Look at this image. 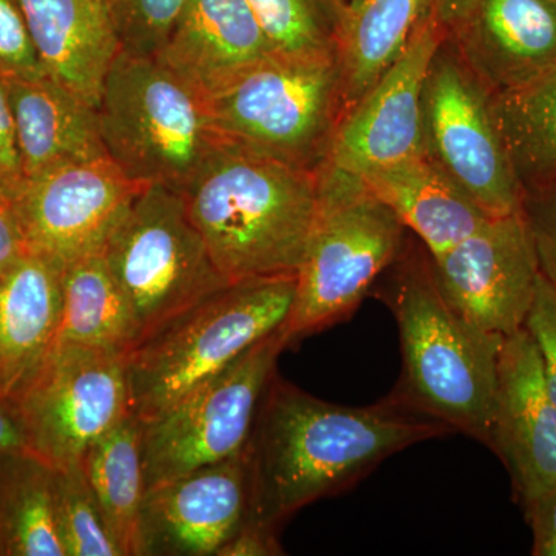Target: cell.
Returning <instances> with one entry per match:
<instances>
[{"mask_svg": "<svg viewBox=\"0 0 556 556\" xmlns=\"http://www.w3.org/2000/svg\"><path fill=\"white\" fill-rule=\"evenodd\" d=\"M452 430L396 391L367 407L332 404L274 375L244 456L247 519L278 530L292 515L351 489L388 457Z\"/></svg>", "mask_w": 556, "mask_h": 556, "instance_id": "cell-1", "label": "cell"}, {"mask_svg": "<svg viewBox=\"0 0 556 556\" xmlns=\"http://www.w3.org/2000/svg\"><path fill=\"white\" fill-rule=\"evenodd\" d=\"M229 283L295 276L318 217V172L226 141L182 193Z\"/></svg>", "mask_w": 556, "mask_h": 556, "instance_id": "cell-2", "label": "cell"}, {"mask_svg": "<svg viewBox=\"0 0 556 556\" xmlns=\"http://www.w3.org/2000/svg\"><path fill=\"white\" fill-rule=\"evenodd\" d=\"M386 289L401 336L404 372L396 388L412 407L452 433L489 447L503 336L460 316L439 291L430 255L402 252Z\"/></svg>", "mask_w": 556, "mask_h": 556, "instance_id": "cell-3", "label": "cell"}, {"mask_svg": "<svg viewBox=\"0 0 556 556\" xmlns=\"http://www.w3.org/2000/svg\"><path fill=\"white\" fill-rule=\"evenodd\" d=\"M97 113L105 153L126 177L179 193L226 142L206 98L156 58L119 51Z\"/></svg>", "mask_w": 556, "mask_h": 556, "instance_id": "cell-4", "label": "cell"}, {"mask_svg": "<svg viewBox=\"0 0 556 556\" xmlns=\"http://www.w3.org/2000/svg\"><path fill=\"white\" fill-rule=\"evenodd\" d=\"M295 276L251 278L219 289L126 356L131 413L155 419L179 399L283 327Z\"/></svg>", "mask_w": 556, "mask_h": 556, "instance_id": "cell-5", "label": "cell"}, {"mask_svg": "<svg viewBox=\"0 0 556 556\" xmlns=\"http://www.w3.org/2000/svg\"><path fill=\"white\" fill-rule=\"evenodd\" d=\"M404 223L364 179L318 170V217L283 325L292 346L350 317L405 249Z\"/></svg>", "mask_w": 556, "mask_h": 556, "instance_id": "cell-6", "label": "cell"}, {"mask_svg": "<svg viewBox=\"0 0 556 556\" xmlns=\"http://www.w3.org/2000/svg\"><path fill=\"white\" fill-rule=\"evenodd\" d=\"M207 108L230 144L318 172L345 116L340 56H273L211 94Z\"/></svg>", "mask_w": 556, "mask_h": 556, "instance_id": "cell-7", "label": "cell"}, {"mask_svg": "<svg viewBox=\"0 0 556 556\" xmlns=\"http://www.w3.org/2000/svg\"><path fill=\"white\" fill-rule=\"evenodd\" d=\"M101 255L129 302L137 345L230 285L190 219L182 193L163 185L141 189Z\"/></svg>", "mask_w": 556, "mask_h": 556, "instance_id": "cell-8", "label": "cell"}, {"mask_svg": "<svg viewBox=\"0 0 556 556\" xmlns=\"http://www.w3.org/2000/svg\"><path fill=\"white\" fill-rule=\"evenodd\" d=\"M288 346L280 327L163 415L142 422L146 492L243 453L278 357Z\"/></svg>", "mask_w": 556, "mask_h": 556, "instance_id": "cell-9", "label": "cell"}, {"mask_svg": "<svg viewBox=\"0 0 556 556\" xmlns=\"http://www.w3.org/2000/svg\"><path fill=\"white\" fill-rule=\"evenodd\" d=\"M426 155L490 217L522 207L493 112V97L447 35L428 67L422 94Z\"/></svg>", "mask_w": 556, "mask_h": 556, "instance_id": "cell-10", "label": "cell"}, {"mask_svg": "<svg viewBox=\"0 0 556 556\" xmlns=\"http://www.w3.org/2000/svg\"><path fill=\"white\" fill-rule=\"evenodd\" d=\"M14 404L33 455L58 470L80 464L131 413L126 356L58 343Z\"/></svg>", "mask_w": 556, "mask_h": 556, "instance_id": "cell-11", "label": "cell"}, {"mask_svg": "<svg viewBox=\"0 0 556 556\" xmlns=\"http://www.w3.org/2000/svg\"><path fill=\"white\" fill-rule=\"evenodd\" d=\"M144 186L109 159L90 161L27 179L11 211L28 252L67 266L101 254Z\"/></svg>", "mask_w": 556, "mask_h": 556, "instance_id": "cell-12", "label": "cell"}, {"mask_svg": "<svg viewBox=\"0 0 556 556\" xmlns=\"http://www.w3.org/2000/svg\"><path fill=\"white\" fill-rule=\"evenodd\" d=\"M430 268L450 306L471 324L503 338L526 327L540 269L522 211L490 218L448 251L430 255Z\"/></svg>", "mask_w": 556, "mask_h": 556, "instance_id": "cell-13", "label": "cell"}, {"mask_svg": "<svg viewBox=\"0 0 556 556\" xmlns=\"http://www.w3.org/2000/svg\"><path fill=\"white\" fill-rule=\"evenodd\" d=\"M448 33L433 14L379 83L343 116L325 166L365 178L426 155L424 84Z\"/></svg>", "mask_w": 556, "mask_h": 556, "instance_id": "cell-14", "label": "cell"}, {"mask_svg": "<svg viewBox=\"0 0 556 556\" xmlns=\"http://www.w3.org/2000/svg\"><path fill=\"white\" fill-rule=\"evenodd\" d=\"M249 510L243 453L146 492L142 556H217Z\"/></svg>", "mask_w": 556, "mask_h": 556, "instance_id": "cell-15", "label": "cell"}, {"mask_svg": "<svg viewBox=\"0 0 556 556\" xmlns=\"http://www.w3.org/2000/svg\"><path fill=\"white\" fill-rule=\"evenodd\" d=\"M489 447L506 466L525 510L556 484V405L526 328L501 348Z\"/></svg>", "mask_w": 556, "mask_h": 556, "instance_id": "cell-16", "label": "cell"}, {"mask_svg": "<svg viewBox=\"0 0 556 556\" xmlns=\"http://www.w3.org/2000/svg\"><path fill=\"white\" fill-rule=\"evenodd\" d=\"M448 36L492 97L510 93L556 68V0H478Z\"/></svg>", "mask_w": 556, "mask_h": 556, "instance_id": "cell-17", "label": "cell"}, {"mask_svg": "<svg viewBox=\"0 0 556 556\" xmlns=\"http://www.w3.org/2000/svg\"><path fill=\"white\" fill-rule=\"evenodd\" d=\"M273 56L248 0H189L156 60L207 100Z\"/></svg>", "mask_w": 556, "mask_h": 556, "instance_id": "cell-18", "label": "cell"}, {"mask_svg": "<svg viewBox=\"0 0 556 556\" xmlns=\"http://www.w3.org/2000/svg\"><path fill=\"white\" fill-rule=\"evenodd\" d=\"M49 78L97 109L119 54L110 0H17Z\"/></svg>", "mask_w": 556, "mask_h": 556, "instance_id": "cell-19", "label": "cell"}, {"mask_svg": "<svg viewBox=\"0 0 556 556\" xmlns=\"http://www.w3.org/2000/svg\"><path fill=\"white\" fill-rule=\"evenodd\" d=\"M64 266L27 252L0 274V396L16 402L56 346Z\"/></svg>", "mask_w": 556, "mask_h": 556, "instance_id": "cell-20", "label": "cell"}, {"mask_svg": "<svg viewBox=\"0 0 556 556\" xmlns=\"http://www.w3.org/2000/svg\"><path fill=\"white\" fill-rule=\"evenodd\" d=\"M5 80L27 179L109 159L97 109L49 76Z\"/></svg>", "mask_w": 556, "mask_h": 556, "instance_id": "cell-21", "label": "cell"}, {"mask_svg": "<svg viewBox=\"0 0 556 556\" xmlns=\"http://www.w3.org/2000/svg\"><path fill=\"white\" fill-rule=\"evenodd\" d=\"M362 179L416 233L430 255L448 251L493 218L427 155Z\"/></svg>", "mask_w": 556, "mask_h": 556, "instance_id": "cell-22", "label": "cell"}, {"mask_svg": "<svg viewBox=\"0 0 556 556\" xmlns=\"http://www.w3.org/2000/svg\"><path fill=\"white\" fill-rule=\"evenodd\" d=\"M433 14V0H354L340 49L345 115L396 64Z\"/></svg>", "mask_w": 556, "mask_h": 556, "instance_id": "cell-23", "label": "cell"}, {"mask_svg": "<svg viewBox=\"0 0 556 556\" xmlns=\"http://www.w3.org/2000/svg\"><path fill=\"white\" fill-rule=\"evenodd\" d=\"M142 420L134 413L102 434L83 459L113 540L123 556H142L141 511L146 497Z\"/></svg>", "mask_w": 556, "mask_h": 556, "instance_id": "cell-24", "label": "cell"}, {"mask_svg": "<svg viewBox=\"0 0 556 556\" xmlns=\"http://www.w3.org/2000/svg\"><path fill=\"white\" fill-rule=\"evenodd\" d=\"M137 340L129 302L104 257L89 255L64 266L58 343L127 356L137 346Z\"/></svg>", "mask_w": 556, "mask_h": 556, "instance_id": "cell-25", "label": "cell"}, {"mask_svg": "<svg viewBox=\"0 0 556 556\" xmlns=\"http://www.w3.org/2000/svg\"><path fill=\"white\" fill-rule=\"evenodd\" d=\"M0 556H67L54 468L33 453L0 455Z\"/></svg>", "mask_w": 556, "mask_h": 556, "instance_id": "cell-26", "label": "cell"}, {"mask_svg": "<svg viewBox=\"0 0 556 556\" xmlns=\"http://www.w3.org/2000/svg\"><path fill=\"white\" fill-rule=\"evenodd\" d=\"M493 112L522 192L556 179V68L493 97Z\"/></svg>", "mask_w": 556, "mask_h": 556, "instance_id": "cell-27", "label": "cell"}, {"mask_svg": "<svg viewBox=\"0 0 556 556\" xmlns=\"http://www.w3.org/2000/svg\"><path fill=\"white\" fill-rule=\"evenodd\" d=\"M268 36L274 56L328 60L340 56L348 0H248Z\"/></svg>", "mask_w": 556, "mask_h": 556, "instance_id": "cell-28", "label": "cell"}, {"mask_svg": "<svg viewBox=\"0 0 556 556\" xmlns=\"http://www.w3.org/2000/svg\"><path fill=\"white\" fill-rule=\"evenodd\" d=\"M58 522L67 556H123L110 533L83 463L54 468Z\"/></svg>", "mask_w": 556, "mask_h": 556, "instance_id": "cell-29", "label": "cell"}, {"mask_svg": "<svg viewBox=\"0 0 556 556\" xmlns=\"http://www.w3.org/2000/svg\"><path fill=\"white\" fill-rule=\"evenodd\" d=\"M189 0H110L119 49L131 56L156 58L166 47Z\"/></svg>", "mask_w": 556, "mask_h": 556, "instance_id": "cell-30", "label": "cell"}, {"mask_svg": "<svg viewBox=\"0 0 556 556\" xmlns=\"http://www.w3.org/2000/svg\"><path fill=\"white\" fill-rule=\"evenodd\" d=\"M0 76L5 79L47 76L17 0H0Z\"/></svg>", "mask_w": 556, "mask_h": 556, "instance_id": "cell-31", "label": "cell"}, {"mask_svg": "<svg viewBox=\"0 0 556 556\" xmlns=\"http://www.w3.org/2000/svg\"><path fill=\"white\" fill-rule=\"evenodd\" d=\"M521 211L541 277L556 291V179L526 189Z\"/></svg>", "mask_w": 556, "mask_h": 556, "instance_id": "cell-32", "label": "cell"}, {"mask_svg": "<svg viewBox=\"0 0 556 556\" xmlns=\"http://www.w3.org/2000/svg\"><path fill=\"white\" fill-rule=\"evenodd\" d=\"M525 328L535 343L544 382L556 405V291L541 274Z\"/></svg>", "mask_w": 556, "mask_h": 556, "instance_id": "cell-33", "label": "cell"}, {"mask_svg": "<svg viewBox=\"0 0 556 556\" xmlns=\"http://www.w3.org/2000/svg\"><path fill=\"white\" fill-rule=\"evenodd\" d=\"M25 185L27 177L22 164L9 89L5 78L0 76V200L5 201L11 207Z\"/></svg>", "mask_w": 556, "mask_h": 556, "instance_id": "cell-34", "label": "cell"}, {"mask_svg": "<svg viewBox=\"0 0 556 556\" xmlns=\"http://www.w3.org/2000/svg\"><path fill=\"white\" fill-rule=\"evenodd\" d=\"M277 530L244 519L232 538L219 548L217 556H277L283 555Z\"/></svg>", "mask_w": 556, "mask_h": 556, "instance_id": "cell-35", "label": "cell"}, {"mask_svg": "<svg viewBox=\"0 0 556 556\" xmlns=\"http://www.w3.org/2000/svg\"><path fill=\"white\" fill-rule=\"evenodd\" d=\"M532 529V555L556 556V484L526 508Z\"/></svg>", "mask_w": 556, "mask_h": 556, "instance_id": "cell-36", "label": "cell"}, {"mask_svg": "<svg viewBox=\"0 0 556 556\" xmlns=\"http://www.w3.org/2000/svg\"><path fill=\"white\" fill-rule=\"evenodd\" d=\"M27 252L10 204L0 200V274L9 270Z\"/></svg>", "mask_w": 556, "mask_h": 556, "instance_id": "cell-37", "label": "cell"}, {"mask_svg": "<svg viewBox=\"0 0 556 556\" xmlns=\"http://www.w3.org/2000/svg\"><path fill=\"white\" fill-rule=\"evenodd\" d=\"M30 453L16 404L0 396V455Z\"/></svg>", "mask_w": 556, "mask_h": 556, "instance_id": "cell-38", "label": "cell"}, {"mask_svg": "<svg viewBox=\"0 0 556 556\" xmlns=\"http://www.w3.org/2000/svg\"><path fill=\"white\" fill-rule=\"evenodd\" d=\"M478 0H433V17L439 27L453 33L470 16Z\"/></svg>", "mask_w": 556, "mask_h": 556, "instance_id": "cell-39", "label": "cell"}]
</instances>
